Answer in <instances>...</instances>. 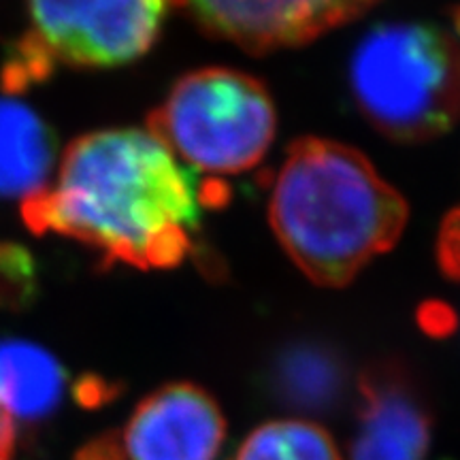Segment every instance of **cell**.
I'll return each mask as SVG.
<instances>
[{
  "label": "cell",
  "mask_w": 460,
  "mask_h": 460,
  "mask_svg": "<svg viewBox=\"0 0 460 460\" xmlns=\"http://www.w3.org/2000/svg\"><path fill=\"white\" fill-rule=\"evenodd\" d=\"M209 190L149 128H107L66 147L56 181L22 200L24 224L152 271L186 261Z\"/></svg>",
  "instance_id": "obj_1"
},
{
  "label": "cell",
  "mask_w": 460,
  "mask_h": 460,
  "mask_svg": "<svg viewBox=\"0 0 460 460\" xmlns=\"http://www.w3.org/2000/svg\"><path fill=\"white\" fill-rule=\"evenodd\" d=\"M399 190L358 149L318 137L292 143L273 181L269 220L290 261L314 284L341 288L405 230Z\"/></svg>",
  "instance_id": "obj_2"
},
{
  "label": "cell",
  "mask_w": 460,
  "mask_h": 460,
  "mask_svg": "<svg viewBox=\"0 0 460 460\" xmlns=\"http://www.w3.org/2000/svg\"><path fill=\"white\" fill-rule=\"evenodd\" d=\"M348 77L358 111L388 139L446 135L460 122V7L444 20L373 26Z\"/></svg>",
  "instance_id": "obj_3"
},
{
  "label": "cell",
  "mask_w": 460,
  "mask_h": 460,
  "mask_svg": "<svg viewBox=\"0 0 460 460\" xmlns=\"http://www.w3.org/2000/svg\"><path fill=\"white\" fill-rule=\"evenodd\" d=\"M147 128L190 171L239 175L267 156L278 113L256 77L211 66L183 75L152 113Z\"/></svg>",
  "instance_id": "obj_4"
},
{
  "label": "cell",
  "mask_w": 460,
  "mask_h": 460,
  "mask_svg": "<svg viewBox=\"0 0 460 460\" xmlns=\"http://www.w3.org/2000/svg\"><path fill=\"white\" fill-rule=\"evenodd\" d=\"M175 0H26L28 28L3 65V85L22 92L58 66L130 65L156 43Z\"/></svg>",
  "instance_id": "obj_5"
},
{
  "label": "cell",
  "mask_w": 460,
  "mask_h": 460,
  "mask_svg": "<svg viewBox=\"0 0 460 460\" xmlns=\"http://www.w3.org/2000/svg\"><path fill=\"white\" fill-rule=\"evenodd\" d=\"M111 439L118 460H217L226 420L207 390L172 382L147 394Z\"/></svg>",
  "instance_id": "obj_6"
},
{
  "label": "cell",
  "mask_w": 460,
  "mask_h": 460,
  "mask_svg": "<svg viewBox=\"0 0 460 460\" xmlns=\"http://www.w3.org/2000/svg\"><path fill=\"white\" fill-rule=\"evenodd\" d=\"M205 32L252 54L309 43L371 7L367 0H175Z\"/></svg>",
  "instance_id": "obj_7"
},
{
  "label": "cell",
  "mask_w": 460,
  "mask_h": 460,
  "mask_svg": "<svg viewBox=\"0 0 460 460\" xmlns=\"http://www.w3.org/2000/svg\"><path fill=\"white\" fill-rule=\"evenodd\" d=\"M349 460H427L433 420L427 399L399 365H373L358 377Z\"/></svg>",
  "instance_id": "obj_8"
},
{
  "label": "cell",
  "mask_w": 460,
  "mask_h": 460,
  "mask_svg": "<svg viewBox=\"0 0 460 460\" xmlns=\"http://www.w3.org/2000/svg\"><path fill=\"white\" fill-rule=\"evenodd\" d=\"M65 367L37 343L0 341V458L13 452L22 427H34L60 410Z\"/></svg>",
  "instance_id": "obj_9"
},
{
  "label": "cell",
  "mask_w": 460,
  "mask_h": 460,
  "mask_svg": "<svg viewBox=\"0 0 460 460\" xmlns=\"http://www.w3.org/2000/svg\"><path fill=\"white\" fill-rule=\"evenodd\" d=\"M56 137L20 101L0 99V197L22 200L49 186Z\"/></svg>",
  "instance_id": "obj_10"
},
{
  "label": "cell",
  "mask_w": 460,
  "mask_h": 460,
  "mask_svg": "<svg viewBox=\"0 0 460 460\" xmlns=\"http://www.w3.org/2000/svg\"><path fill=\"white\" fill-rule=\"evenodd\" d=\"M230 460H343L335 439L315 422L284 418L264 422L245 437Z\"/></svg>",
  "instance_id": "obj_11"
},
{
  "label": "cell",
  "mask_w": 460,
  "mask_h": 460,
  "mask_svg": "<svg viewBox=\"0 0 460 460\" xmlns=\"http://www.w3.org/2000/svg\"><path fill=\"white\" fill-rule=\"evenodd\" d=\"M275 379L278 394L298 411H329L343 394L341 367L315 349H296L288 354Z\"/></svg>",
  "instance_id": "obj_12"
},
{
  "label": "cell",
  "mask_w": 460,
  "mask_h": 460,
  "mask_svg": "<svg viewBox=\"0 0 460 460\" xmlns=\"http://www.w3.org/2000/svg\"><path fill=\"white\" fill-rule=\"evenodd\" d=\"M37 288L34 261L24 247L0 243V303L20 307L28 305Z\"/></svg>",
  "instance_id": "obj_13"
},
{
  "label": "cell",
  "mask_w": 460,
  "mask_h": 460,
  "mask_svg": "<svg viewBox=\"0 0 460 460\" xmlns=\"http://www.w3.org/2000/svg\"><path fill=\"white\" fill-rule=\"evenodd\" d=\"M437 261L446 278L460 281V207L452 209L441 222L437 237Z\"/></svg>",
  "instance_id": "obj_14"
},
{
  "label": "cell",
  "mask_w": 460,
  "mask_h": 460,
  "mask_svg": "<svg viewBox=\"0 0 460 460\" xmlns=\"http://www.w3.org/2000/svg\"><path fill=\"white\" fill-rule=\"evenodd\" d=\"M0 460H4V458H0Z\"/></svg>",
  "instance_id": "obj_15"
}]
</instances>
